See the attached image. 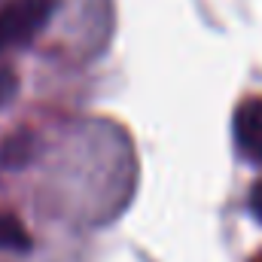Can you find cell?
<instances>
[{
    "label": "cell",
    "mask_w": 262,
    "mask_h": 262,
    "mask_svg": "<svg viewBox=\"0 0 262 262\" xmlns=\"http://www.w3.org/2000/svg\"><path fill=\"white\" fill-rule=\"evenodd\" d=\"M55 0H12L0 9V52L31 43L52 18Z\"/></svg>",
    "instance_id": "1"
},
{
    "label": "cell",
    "mask_w": 262,
    "mask_h": 262,
    "mask_svg": "<svg viewBox=\"0 0 262 262\" xmlns=\"http://www.w3.org/2000/svg\"><path fill=\"white\" fill-rule=\"evenodd\" d=\"M235 140L250 162L262 165V101L250 98L235 110Z\"/></svg>",
    "instance_id": "2"
},
{
    "label": "cell",
    "mask_w": 262,
    "mask_h": 262,
    "mask_svg": "<svg viewBox=\"0 0 262 262\" xmlns=\"http://www.w3.org/2000/svg\"><path fill=\"white\" fill-rule=\"evenodd\" d=\"M28 247H31V235L25 223L0 210V250H28Z\"/></svg>",
    "instance_id": "3"
},
{
    "label": "cell",
    "mask_w": 262,
    "mask_h": 262,
    "mask_svg": "<svg viewBox=\"0 0 262 262\" xmlns=\"http://www.w3.org/2000/svg\"><path fill=\"white\" fill-rule=\"evenodd\" d=\"M25 156H28V134H15V137L6 140L3 149H0V159H3L6 165H21Z\"/></svg>",
    "instance_id": "4"
},
{
    "label": "cell",
    "mask_w": 262,
    "mask_h": 262,
    "mask_svg": "<svg viewBox=\"0 0 262 262\" xmlns=\"http://www.w3.org/2000/svg\"><path fill=\"white\" fill-rule=\"evenodd\" d=\"M15 95H18V76H15V70L0 64V107H6Z\"/></svg>",
    "instance_id": "5"
},
{
    "label": "cell",
    "mask_w": 262,
    "mask_h": 262,
    "mask_svg": "<svg viewBox=\"0 0 262 262\" xmlns=\"http://www.w3.org/2000/svg\"><path fill=\"white\" fill-rule=\"evenodd\" d=\"M250 213L262 223V180H256L253 189H250Z\"/></svg>",
    "instance_id": "6"
}]
</instances>
